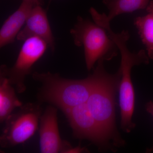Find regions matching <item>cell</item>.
<instances>
[{"label":"cell","instance_id":"obj_15","mask_svg":"<svg viewBox=\"0 0 153 153\" xmlns=\"http://www.w3.org/2000/svg\"><path fill=\"white\" fill-rule=\"evenodd\" d=\"M22 1L30 3L33 4L34 7L37 5L42 6L44 4L43 0H22Z\"/></svg>","mask_w":153,"mask_h":153},{"label":"cell","instance_id":"obj_11","mask_svg":"<svg viewBox=\"0 0 153 153\" xmlns=\"http://www.w3.org/2000/svg\"><path fill=\"white\" fill-rule=\"evenodd\" d=\"M15 87L6 76L0 74V122L4 123L17 108L23 105Z\"/></svg>","mask_w":153,"mask_h":153},{"label":"cell","instance_id":"obj_16","mask_svg":"<svg viewBox=\"0 0 153 153\" xmlns=\"http://www.w3.org/2000/svg\"><path fill=\"white\" fill-rule=\"evenodd\" d=\"M146 108L147 111L153 117V101H150L148 102L146 104Z\"/></svg>","mask_w":153,"mask_h":153},{"label":"cell","instance_id":"obj_5","mask_svg":"<svg viewBox=\"0 0 153 153\" xmlns=\"http://www.w3.org/2000/svg\"><path fill=\"white\" fill-rule=\"evenodd\" d=\"M42 113L40 103L28 102L13 113L5 121L0 137V146L10 148L25 142L38 128Z\"/></svg>","mask_w":153,"mask_h":153},{"label":"cell","instance_id":"obj_13","mask_svg":"<svg viewBox=\"0 0 153 153\" xmlns=\"http://www.w3.org/2000/svg\"><path fill=\"white\" fill-rule=\"evenodd\" d=\"M151 0H103L109 10L107 18L110 22L119 15L146 9Z\"/></svg>","mask_w":153,"mask_h":153},{"label":"cell","instance_id":"obj_9","mask_svg":"<svg viewBox=\"0 0 153 153\" xmlns=\"http://www.w3.org/2000/svg\"><path fill=\"white\" fill-rule=\"evenodd\" d=\"M25 24V27L18 34L17 40L25 41L31 37H39L47 43L52 52L54 51L55 38L47 17V11L41 5L33 7Z\"/></svg>","mask_w":153,"mask_h":153},{"label":"cell","instance_id":"obj_6","mask_svg":"<svg viewBox=\"0 0 153 153\" xmlns=\"http://www.w3.org/2000/svg\"><path fill=\"white\" fill-rule=\"evenodd\" d=\"M48 44L38 37H32L25 41L13 66L8 68L6 65L1 66L0 74L6 76L15 87L18 93L26 90L25 81L31 73L34 64L46 52Z\"/></svg>","mask_w":153,"mask_h":153},{"label":"cell","instance_id":"obj_14","mask_svg":"<svg viewBox=\"0 0 153 153\" xmlns=\"http://www.w3.org/2000/svg\"><path fill=\"white\" fill-rule=\"evenodd\" d=\"M88 152L86 148L82 147L80 146H77L76 147H71L68 151L67 153H78Z\"/></svg>","mask_w":153,"mask_h":153},{"label":"cell","instance_id":"obj_17","mask_svg":"<svg viewBox=\"0 0 153 153\" xmlns=\"http://www.w3.org/2000/svg\"><path fill=\"white\" fill-rule=\"evenodd\" d=\"M50 1H51V0H50Z\"/></svg>","mask_w":153,"mask_h":153},{"label":"cell","instance_id":"obj_10","mask_svg":"<svg viewBox=\"0 0 153 153\" xmlns=\"http://www.w3.org/2000/svg\"><path fill=\"white\" fill-rule=\"evenodd\" d=\"M34 7L22 1L19 8L6 19L0 30L1 48L14 42Z\"/></svg>","mask_w":153,"mask_h":153},{"label":"cell","instance_id":"obj_2","mask_svg":"<svg viewBox=\"0 0 153 153\" xmlns=\"http://www.w3.org/2000/svg\"><path fill=\"white\" fill-rule=\"evenodd\" d=\"M34 80L41 84L37 97L40 102L49 103L63 112L82 103L89 98L94 81V72L86 78L67 79L57 73L35 72Z\"/></svg>","mask_w":153,"mask_h":153},{"label":"cell","instance_id":"obj_1","mask_svg":"<svg viewBox=\"0 0 153 153\" xmlns=\"http://www.w3.org/2000/svg\"><path fill=\"white\" fill-rule=\"evenodd\" d=\"M104 61L98 60L94 70L95 81L86 103L91 113L109 137L114 147H120L125 144V141L116 126L115 97L119 90L121 75L120 69L115 74L108 73L105 69Z\"/></svg>","mask_w":153,"mask_h":153},{"label":"cell","instance_id":"obj_12","mask_svg":"<svg viewBox=\"0 0 153 153\" xmlns=\"http://www.w3.org/2000/svg\"><path fill=\"white\" fill-rule=\"evenodd\" d=\"M147 14L135 19L134 25L146 48L149 58L153 60V1L146 8Z\"/></svg>","mask_w":153,"mask_h":153},{"label":"cell","instance_id":"obj_7","mask_svg":"<svg viewBox=\"0 0 153 153\" xmlns=\"http://www.w3.org/2000/svg\"><path fill=\"white\" fill-rule=\"evenodd\" d=\"M63 112L72 129L74 137L88 140L100 150L113 149L111 140L91 114L86 103Z\"/></svg>","mask_w":153,"mask_h":153},{"label":"cell","instance_id":"obj_8","mask_svg":"<svg viewBox=\"0 0 153 153\" xmlns=\"http://www.w3.org/2000/svg\"><path fill=\"white\" fill-rule=\"evenodd\" d=\"M39 146L42 153H66L71 145L60 137L57 109L55 106L47 107L41 115L39 122Z\"/></svg>","mask_w":153,"mask_h":153},{"label":"cell","instance_id":"obj_3","mask_svg":"<svg viewBox=\"0 0 153 153\" xmlns=\"http://www.w3.org/2000/svg\"><path fill=\"white\" fill-rule=\"evenodd\" d=\"M110 37L113 40L121 54V72L120 83L119 103L121 112V128L129 133L135 127L132 120L135 105V92L132 82L131 72L134 66L148 64L149 57L144 50L131 52L128 48L127 42L130 35L127 31L115 33L111 28L107 30Z\"/></svg>","mask_w":153,"mask_h":153},{"label":"cell","instance_id":"obj_4","mask_svg":"<svg viewBox=\"0 0 153 153\" xmlns=\"http://www.w3.org/2000/svg\"><path fill=\"white\" fill-rule=\"evenodd\" d=\"M70 32L75 45L84 48L88 71L93 68L98 60L108 61L117 55L118 48L106 30L94 22L78 16Z\"/></svg>","mask_w":153,"mask_h":153}]
</instances>
